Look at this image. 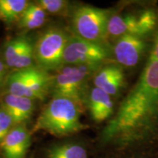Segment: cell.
<instances>
[{"instance_id": "cell-1", "label": "cell", "mask_w": 158, "mask_h": 158, "mask_svg": "<svg viewBox=\"0 0 158 158\" xmlns=\"http://www.w3.org/2000/svg\"><path fill=\"white\" fill-rule=\"evenodd\" d=\"M158 133V61L149 59L141 76L102 132L104 143L125 148Z\"/></svg>"}, {"instance_id": "cell-2", "label": "cell", "mask_w": 158, "mask_h": 158, "mask_svg": "<svg viewBox=\"0 0 158 158\" xmlns=\"http://www.w3.org/2000/svg\"><path fill=\"white\" fill-rule=\"evenodd\" d=\"M81 108L80 105L70 99L54 97L40 114L34 130H43L56 136L81 131L87 126L81 122Z\"/></svg>"}, {"instance_id": "cell-3", "label": "cell", "mask_w": 158, "mask_h": 158, "mask_svg": "<svg viewBox=\"0 0 158 158\" xmlns=\"http://www.w3.org/2000/svg\"><path fill=\"white\" fill-rule=\"evenodd\" d=\"M98 66L70 65L54 76L51 92L54 97L73 100L82 107L89 77Z\"/></svg>"}, {"instance_id": "cell-4", "label": "cell", "mask_w": 158, "mask_h": 158, "mask_svg": "<svg viewBox=\"0 0 158 158\" xmlns=\"http://www.w3.org/2000/svg\"><path fill=\"white\" fill-rule=\"evenodd\" d=\"M70 37L62 29L53 27L41 35L34 45V57L39 68L56 70L64 64V52Z\"/></svg>"}, {"instance_id": "cell-5", "label": "cell", "mask_w": 158, "mask_h": 158, "mask_svg": "<svg viewBox=\"0 0 158 158\" xmlns=\"http://www.w3.org/2000/svg\"><path fill=\"white\" fill-rule=\"evenodd\" d=\"M110 15L108 10L91 6H82L76 10L72 25L76 36L92 42L100 43L108 34Z\"/></svg>"}, {"instance_id": "cell-6", "label": "cell", "mask_w": 158, "mask_h": 158, "mask_svg": "<svg viewBox=\"0 0 158 158\" xmlns=\"http://www.w3.org/2000/svg\"><path fill=\"white\" fill-rule=\"evenodd\" d=\"M157 24V15L152 10L137 13L116 15L109 18L107 32L113 37H119L130 35L142 37L152 31Z\"/></svg>"}, {"instance_id": "cell-7", "label": "cell", "mask_w": 158, "mask_h": 158, "mask_svg": "<svg viewBox=\"0 0 158 158\" xmlns=\"http://www.w3.org/2000/svg\"><path fill=\"white\" fill-rule=\"evenodd\" d=\"M108 56L106 48L100 43L76 36L70 37L64 52V63L70 65L98 66Z\"/></svg>"}, {"instance_id": "cell-8", "label": "cell", "mask_w": 158, "mask_h": 158, "mask_svg": "<svg viewBox=\"0 0 158 158\" xmlns=\"http://www.w3.org/2000/svg\"><path fill=\"white\" fill-rule=\"evenodd\" d=\"M146 43L141 37L126 35L118 37L114 47V54L122 66H135L143 56Z\"/></svg>"}, {"instance_id": "cell-9", "label": "cell", "mask_w": 158, "mask_h": 158, "mask_svg": "<svg viewBox=\"0 0 158 158\" xmlns=\"http://www.w3.org/2000/svg\"><path fill=\"white\" fill-rule=\"evenodd\" d=\"M26 81V98L43 100L51 92L54 76L40 68L23 69Z\"/></svg>"}, {"instance_id": "cell-10", "label": "cell", "mask_w": 158, "mask_h": 158, "mask_svg": "<svg viewBox=\"0 0 158 158\" xmlns=\"http://www.w3.org/2000/svg\"><path fill=\"white\" fill-rule=\"evenodd\" d=\"M30 141V133L24 126L12 128L1 144L5 158H24Z\"/></svg>"}, {"instance_id": "cell-11", "label": "cell", "mask_w": 158, "mask_h": 158, "mask_svg": "<svg viewBox=\"0 0 158 158\" xmlns=\"http://www.w3.org/2000/svg\"><path fill=\"white\" fill-rule=\"evenodd\" d=\"M124 82V74L117 65H108L100 69L94 78V86L110 96L119 92Z\"/></svg>"}, {"instance_id": "cell-12", "label": "cell", "mask_w": 158, "mask_h": 158, "mask_svg": "<svg viewBox=\"0 0 158 158\" xmlns=\"http://www.w3.org/2000/svg\"><path fill=\"white\" fill-rule=\"evenodd\" d=\"M2 104L3 109L12 118L14 124L28 120L34 110L33 100L26 97L8 94L4 97Z\"/></svg>"}, {"instance_id": "cell-13", "label": "cell", "mask_w": 158, "mask_h": 158, "mask_svg": "<svg viewBox=\"0 0 158 158\" xmlns=\"http://www.w3.org/2000/svg\"><path fill=\"white\" fill-rule=\"evenodd\" d=\"M88 104L91 116L97 122L108 119L113 114L114 102L111 96L95 86L91 90Z\"/></svg>"}, {"instance_id": "cell-14", "label": "cell", "mask_w": 158, "mask_h": 158, "mask_svg": "<svg viewBox=\"0 0 158 158\" xmlns=\"http://www.w3.org/2000/svg\"><path fill=\"white\" fill-rule=\"evenodd\" d=\"M29 4L27 0H0V17L6 22H13L19 19Z\"/></svg>"}, {"instance_id": "cell-15", "label": "cell", "mask_w": 158, "mask_h": 158, "mask_svg": "<svg viewBox=\"0 0 158 158\" xmlns=\"http://www.w3.org/2000/svg\"><path fill=\"white\" fill-rule=\"evenodd\" d=\"M47 158H88L86 149L76 143H65L51 148Z\"/></svg>"}, {"instance_id": "cell-16", "label": "cell", "mask_w": 158, "mask_h": 158, "mask_svg": "<svg viewBox=\"0 0 158 158\" xmlns=\"http://www.w3.org/2000/svg\"><path fill=\"white\" fill-rule=\"evenodd\" d=\"M31 41L25 37H18L5 45L4 57L6 64L10 68H14L15 62L23 51Z\"/></svg>"}, {"instance_id": "cell-17", "label": "cell", "mask_w": 158, "mask_h": 158, "mask_svg": "<svg viewBox=\"0 0 158 158\" xmlns=\"http://www.w3.org/2000/svg\"><path fill=\"white\" fill-rule=\"evenodd\" d=\"M9 94L26 97V81L22 70H18L8 77L7 81Z\"/></svg>"}, {"instance_id": "cell-18", "label": "cell", "mask_w": 158, "mask_h": 158, "mask_svg": "<svg viewBox=\"0 0 158 158\" xmlns=\"http://www.w3.org/2000/svg\"><path fill=\"white\" fill-rule=\"evenodd\" d=\"M33 59H35L34 45L30 42L18 58L14 68H16L17 70H23V69L30 68Z\"/></svg>"}, {"instance_id": "cell-19", "label": "cell", "mask_w": 158, "mask_h": 158, "mask_svg": "<svg viewBox=\"0 0 158 158\" xmlns=\"http://www.w3.org/2000/svg\"><path fill=\"white\" fill-rule=\"evenodd\" d=\"M37 4L42 7L45 12L59 13L66 9L68 2L64 0H40Z\"/></svg>"}, {"instance_id": "cell-20", "label": "cell", "mask_w": 158, "mask_h": 158, "mask_svg": "<svg viewBox=\"0 0 158 158\" xmlns=\"http://www.w3.org/2000/svg\"><path fill=\"white\" fill-rule=\"evenodd\" d=\"M46 13L37 4H29L19 19H34L45 20Z\"/></svg>"}, {"instance_id": "cell-21", "label": "cell", "mask_w": 158, "mask_h": 158, "mask_svg": "<svg viewBox=\"0 0 158 158\" xmlns=\"http://www.w3.org/2000/svg\"><path fill=\"white\" fill-rule=\"evenodd\" d=\"M13 124L12 118L4 109L0 110V141H2Z\"/></svg>"}, {"instance_id": "cell-22", "label": "cell", "mask_w": 158, "mask_h": 158, "mask_svg": "<svg viewBox=\"0 0 158 158\" xmlns=\"http://www.w3.org/2000/svg\"><path fill=\"white\" fill-rule=\"evenodd\" d=\"M19 26L26 29H35L39 28L45 23V20L34 19H19Z\"/></svg>"}, {"instance_id": "cell-23", "label": "cell", "mask_w": 158, "mask_h": 158, "mask_svg": "<svg viewBox=\"0 0 158 158\" xmlns=\"http://www.w3.org/2000/svg\"><path fill=\"white\" fill-rule=\"evenodd\" d=\"M149 59H152V60L158 61V34H157V37H156L155 39L152 50L151 51V54H150Z\"/></svg>"}, {"instance_id": "cell-24", "label": "cell", "mask_w": 158, "mask_h": 158, "mask_svg": "<svg viewBox=\"0 0 158 158\" xmlns=\"http://www.w3.org/2000/svg\"><path fill=\"white\" fill-rule=\"evenodd\" d=\"M4 75H5V65L3 62L0 60V81L3 79Z\"/></svg>"}]
</instances>
